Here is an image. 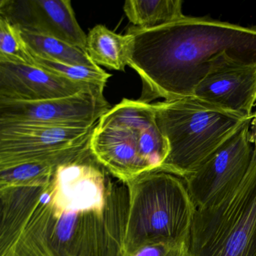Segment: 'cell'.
Returning a JSON list of instances; mask_svg holds the SVG:
<instances>
[{
  "label": "cell",
  "mask_w": 256,
  "mask_h": 256,
  "mask_svg": "<svg viewBox=\"0 0 256 256\" xmlns=\"http://www.w3.org/2000/svg\"><path fill=\"white\" fill-rule=\"evenodd\" d=\"M0 256H124L128 184L88 148L34 186L0 188Z\"/></svg>",
  "instance_id": "6da1fadb"
},
{
  "label": "cell",
  "mask_w": 256,
  "mask_h": 256,
  "mask_svg": "<svg viewBox=\"0 0 256 256\" xmlns=\"http://www.w3.org/2000/svg\"><path fill=\"white\" fill-rule=\"evenodd\" d=\"M128 66L142 79L139 101L192 97L212 62L228 55L256 65V26L190 17L152 29L132 26Z\"/></svg>",
  "instance_id": "7a4b0ae2"
},
{
  "label": "cell",
  "mask_w": 256,
  "mask_h": 256,
  "mask_svg": "<svg viewBox=\"0 0 256 256\" xmlns=\"http://www.w3.org/2000/svg\"><path fill=\"white\" fill-rule=\"evenodd\" d=\"M90 148L103 167L125 182L160 169L169 151L152 103L128 98L100 118Z\"/></svg>",
  "instance_id": "3957f363"
},
{
  "label": "cell",
  "mask_w": 256,
  "mask_h": 256,
  "mask_svg": "<svg viewBox=\"0 0 256 256\" xmlns=\"http://www.w3.org/2000/svg\"><path fill=\"white\" fill-rule=\"evenodd\" d=\"M126 182L125 256L160 241L188 242L197 209L182 178L157 169Z\"/></svg>",
  "instance_id": "277c9868"
},
{
  "label": "cell",
  "mask_w": 256,
  "mask_h": 256,
  "mask_svg": "<svg viewBox=\"0 0 256 256\" xmlns=\"http://www.w3.org/2000/svg\"><path fill=\"white\" fill-rule=\"evenodd\" d=\"M152 104L157 125L169 148L158 170L182 179L248 120L192 96Z\"/></svg>",
  "instance_id": "5b68a950"
},
{
  "label": "cell",
  "mask_w": 256,
  "mask_h": 256,
  "mask_svg": "<svg viewBox=\"0 0 256 256\" xmlns=\"http://www.w3.org/2000/svg\"><path fill=\"white\" fill-rule=\"evenodd\" d=\"M188 256H256V160L234 191L196 210Z\"/></svg>",
  "instance_id": "8992f818"
},
{
  "label": "cell",
  "mask_w": 256,
  "mask_h": 256,
  "mask_svg": "<svg viewBox=\"0 0 256 256\" xmlns=\"http://www.w3.org/2000/svg\"><path fill=\"white\" fill-rule=\"evenodd\" d=\"M97 124L90 127L0 124V170L32 162H67L89 148Z\"/></svg>",
  "instance_id": "52a82bcc"
},
{
  "label": "cell",
  "mask_w": 256,
  "mask_h": 256,
  "mask_svg": "<svg viewBox=\"0 0 256 256\" xmlns=\"http://www.w3.org/2000/svg\"><path fill=\"white\" fill-rule=\"evenodd\" d=\"M251 120H247L198 168L184 178L196 209L216 206L242 182L252 156Z\"/></svg>",
  "instance_id": "ba28073f"
},
{
  "label": "cell",
  "mask_w": 256,
  "mask_h": 256,
  "mask_svg": "<svg viewBox=\"0 0 256 256\" xmlns=\"http://www.w3.org/2000/svg\"><path fill=\"white\" fill-rule=\"evenodd\" d=\"M103 92L90 89L44 101L0 102V124L92 126L112 108Z\"/></svg>",
  "instance_id": "9c48e42d"
},
{
  "label": "cell",
  "mask_w": 256,
  "mask_h": 256,
  "mask_svg": "<svg viewBox=\"0 0 256 256\" xmlns=\"http://www.w3.org/2000/svg\"><path fill=\"white\" fill-rule=\"evenodd\" d=\"M192 97L228 113L252 119L256 102V65L228 55L218 56Z\"/></svg>",
  "instance_id": "30bf717a"
},
{
  "label": "cell",
  "mask_w": 256,
  "mask_h": 256,
  "mask_svg": "<svg viewBox=\"0 0 256 256\" xmlns=\"http://www.w3.org/2000/svg\"><path fill=\"white\" fill-rule=\"evenodd\" d=\"M0 17L22 32L58 38L86 50L88 35L70 0H1Z\"/></svg>",
  "instance_id": "8fae6325"
},
{
  "label": "cell",
  "mask_w": 256,
  "mask_h": 256,
  "mask_svg": "<svg viewBox=\"0 0 256 256\" xmlns=\"http://www.w3.org/2000/svg\"><path fill=\"white\" fill-rule=\"evenodd\" d=\"M100 86L74 82L37 66L0 62V102H38L65 98Z\"/></svg>",
  "instance_id": "7c38bea8"
},
{
  "label": "cell",
  "mask_w": 256,
  "mask_h": 256,
  "mask_svg": "<svg viewBox=\"0 0 256 256\" xmlns=\"http://www.w3.org/2000/svg\"><path fill=\"white\" fill-rule=\"evenodd\" d=\"M130 43L131 36L128 34L120 35L98 24L86 36V52L97 66L124 72L128 66Z\"/></svg>",
  "instance_id": "4fadbf2b"
},
{
  "label": "cell",
  "mask_w": 256,
  "mask_h": 256,
  "mask_svg": "<svg viewBox=\"0 0 256 256\" xmlns=\"http://www.w3.org/2000/svg\"><path fill=\"white\" fill-rule=\"evenodd\" d=\"M182 0H128L124 10L133 26L152 29L184 18Z\"/></svg>",
  "instance_id": "5bb4252c"
},
{
  "label": "cell",
  "mask_w": 256,
  "mask_h": 256,
  "mask_svg": "<svg viewBox=\"0 0 256 256\" xmlns=\"http://www.w3.org/2000/svg\"><path fill=\"white\" fill-rule=\"evenodd\" d=\"M22 36L32 54L70 65L96 68L86 50L58 38L22 32Z\"/></svg>",
  "instance_id": "9a60e30c"
},
{
  "label": "cell",
  "mask_w": 256,
  "mask_h": 256,
  "mask_svg": "<svg viewBox=\"0 0 256 256\" xmlns=\"http://www.w3.org/2000/svg\"><path fill=\"white\" fill-rule=\"evenodd\" d=\"M61 164L55 162H32L0 170V188L34 186L47 182Z\"/></svg>",
  "instance_id": "2e32d148"
},
{
  "label": "cell",
  "mask_w": 256,
  "mask_h": 256,
  "mask_svg": "<svg viewBox=\"0 0 256 256\" xmlns=\"http://www.w3.org/2000/svg\"><path fill=\"white\" fill-rule=\"evenodd\" d=\"M32 55L37 66L74 82L88 84L104 89L108 80L112 77V74L106 72L100 66L90 68L83 66L70 65Z\"/></svg>",
  "instance_id": "e0dca14e"
},
{
  "label": "cell",
  "mask_w": 256,
  "mask_h": 256,
  "mask_svg": "<svg viewBox=\"0 0 256 256\" xmlns=\"http://www.w3.org/2000/svg\"><path fill=\"white\" fill-rule=\"evenodd\" d=\"M0 62L36 66L22 31L0 17Z\"/></svg>",
  "instance_id": "ac0fdd59"
},
{
  "label": "cell",
  "mask_w": 256,
  "mask_h": 256,
  "mask_svg": "<svg viewBox=\"0 0 256 256\" xmlns=\"http://www.w3.org/2000/svg\"><path fill=\"white\" fill-rule=\"evenodd\" d=\"M125 256H188V242L164 240L144 246Z\"/></svg>",
  "instance_id": "d6986e66"
},
{
  "label": "cell",
  "mask_w": 256,
  "mask_h": 256,
  "mask_svg": "<svg viewBox=\"0 0 256 256\" xmlns=\"http://www.w3.org/2000/svg\"><path fill=\"white\" fill-rule=\"evenodd\" d=\"M252 118H254V119H256V112H254V113H253Z\"/></svg>",
  "instance_id": "ffe728a7"
}]
</instances>
